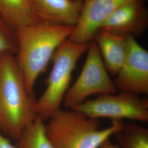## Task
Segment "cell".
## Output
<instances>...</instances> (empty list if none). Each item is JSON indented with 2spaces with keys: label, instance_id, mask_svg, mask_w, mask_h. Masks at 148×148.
<instances>
[{
  "label": "cell",
  "instance_id": "obj_4",
  "mask_svg": "<svg viewBox=\"0 0 148 148\" xmlns=\"http://www.w3.org/2000/svg\"><path fill=\"white\" fill-rule=\"evenodd\" d=\"M88 46L89 43L76 44L66 40L53 54V67L46 81V89L36 101L37 116L44 121L61 109L76 65Z\"/></svg>",
  "mask_w": 148,
  "mask_h": 148
},
{
  "label": "cell",
  "instance_id": "obj_6",
  "mask_svg": "<svg viewBox=\"0 0 148 148\" xmlns=\"http://www.w3.org/2000/svg\"><path fill=\"white\" fill-rule=\"evenodd\" d=\"M87 116L112 120L127 119L148 122V100L139 95L120 91L117 95L104 94L94 99H86L73 109Z\"/></svg>",
  "mask_w": 148,
  "mask_h": 148
},
{
  "label": "cell",
  "instance_id": "obj_15",
  "mask_svg": "<svg viewBox=\"0 0 148 148\" xmlns=\"http://www.w3.org/2000/svg\"><path fill=\"white\" fill-rule=\"evenodd\" d=\"M18 51L16 30L0 17V53L8 52L16 56Z\"/></svg>",
  "mask_w": 148,
  "mask_h": 148
},
{
  "label": "cell",
  "instance_id": "obj_2",
  "mask_svg": "<svg viewBox=\"0 0 148 148\" xmlns=\"http://www.w3.org/2000/svg\"><path fill=\"white\" fill-rule=\"evenodd\" d=\"M75 27L38 21L16 29L18 43L16 57L29 93H33L38 76L46 69L56 49L68 39Z\"/></svg>",
  "mask_w": 148,
  "mask_h": 148
},
{
  "label": "cell",
  "instance_id": "obj_12",
  "mask_svg": "<svg viewBox=\"0 0 148 148\" xmlns=\"http://www.w3.org/2000/svg\"><path fill=\"white\" fill-rule=\"evenodd\" d=\"M0 17L15 30L38 22L30 0H0Z\"/></svg>",
  "mask_w": 148,
  "mask_h": 148
},
{
  "label": "cell",
  "instance_id": "obj_8",
  "mask_svg": "<svg viewBox=\"0 0 148 148\" xmlns=\"http://www.w3.org/2000/svg\"><path fill=\"white\" fill-rule=\"evenodd\" d=\"M79 21L68 40L76 44H88L95 39L101 24L119 7L133 1L146 0H82Z\"/></svg>",
  "mask_w": 148,
  "mask_h": 148
},
{
  "label": "cell",
  "instance_id": "obj_3",
  "mask_svg": "<svg viewBox=\"0 0 148 148\" xmlns=\"http://www.w3.org/2000/svg\"><path fill=\"white\" fill-rule=\"evenodd\" d=\"M123 123L122 120H112L109 127L101 129L99 119L74 109H60L49 119L46 130L55 148H99Z\"/></svg>",
  "mask_w": 148,
  "mask_h": 148
},
{
  "label": "cell",
  "instance_id": "obj_9",
  "mask_svg": "<svg viewBox=\"0 0 148 148\" xmlns=\"http://www.w3.org/2000/svg\"><path fill=\"white\" fill-rule=\"evenodd\" d=\"M144 2L133 1L122 5L101 24L99 30L123 36L142 35L148 25Z\"/></svg>",
  "mask_w": 148,
  "mask_h": 148
},
{
  "label": "cell",
  "instance_id": "obj_16",
  "mask_svg": "<svg viewBox=\"0 0 148 148\" xmlns=\"http://www.w3.org/2000/svg\"><path fill=\"white\" fill-rule=\"evenodd\" d=\"M0 148H19L16 146L5 135L0 132Z\"/></svg>",
  "mask_w": 148,
  "mask_h": 148
},
{
  "label": "cell",
  "instance_id": "obj_10",
  "mask_svg": "<svg viewBox=\"0 0 148 148\" xmlns=\"http://www.w3.org/2000/svg\"><path fill=\"white\" fill-rule=\"evenodd\" d=\"M37 21L53 25L76 26L79 21L82 0H30Z\"/></svg>",
  "mask_w": 148,
  "mask_h": 148
},
{
  "label": "cell",
  "instance_id": "obj_17",
  "mask_svg": "<svg viewBox=\"0 0 148 148\" xmlns=\"http://www.w3.org/2000/svg\"><path fill=\"white\" fill-rule=\"evenodd\" d=\"M99 148H121V147L117 144L116 145L112 143L109 138L106 139V141L102 143Z\"/></svg>",
  "mask_w": 148,
  "mask_h": 148
},
{
  "label": "cell",
  "instance_id": "obj_1",
  "mask_svg": "<svg viewBox=\"0 0 148 148\" xmlns=\"http://www.w3.org/2000/svg\"><path fill=\"white\" fill-rule=\"evenodd\" d=\"M36 101L27 90L16 55L0 53V132L18 139L37 116Z\"/></svg>",
  "mask_w": 148,
  "mask_h": 148
},
{
  "label": "cell",
  "instance_id": "obj_7",
  "mask_svg": "<svg viewBox=\"0 0 148 148\" xmlns=\"http://www.w3.org/2000/svg\"><path fill=\"white\" fill-rule=\"evenodd\" d=\"M127 53L114 80L117 90L136 95L148 93V52L134 39L127 37Z\"/></svg>",
  "mask_w": 148,
  "mask_h": 148
},
{
  "label": "cell",
  "instance_id": "obj_13",
  "mask_svg": "<svg viewBox=\"0 0 148 148\" xmlns=\"http://www.w3.org/2000/svg\"><path fill=\"white\" fill-rule=\"evenodd\" d=\"M44 120L37 116L17 139L19 148H55L48 137Z\"/></svg>",
  "mask_w": 148,
  "mask_h": 148
},
{
  "label": "cell",
  "instance_id": "obj_14",
  "mask_svg": "<svg viewBox=\"0 0 148 148\" xmlns=\"http://www.w3.org/2000/svg\"><path fill=\"white\" fill-rule=\"evenodd\" d=\"M113 136L121 148H148V130L136 124L123 123Z\"/></svg>",
  "mask_w": 148,
  "mask_h": 148
},
{
  "label": "cell",
  "instance_id": "obj_5",
  "mask_svg": "<svg viewBox=\"0 0 148 148\" xmlns=\"http://www.w3.org/2000/svg\"><path fill=\"white\" fill-rule=\"evenodd\" d=\"M87 55L79 76L66 92L63 106L73 109L93 95H114L117 92L104 65L98 47L93 40L89 43Z\"/></svg>",
  "mask_w": 148,
  "mask_h": 148
},
{
  "label": "cell",
  "instance_id": "obj_11",
  "mask_svg": "<svg viewBox=\"0 0 148 148\" xmlns=\"http://www.w3.org/2000/svg\"><path fill=\"white\" fill-rule=\"evenodd\" d=\"M127 36L98 30L95 41L108 73L115 76L124 62L127 53Z\"/></svg>",
  "mask_w": 148,
  "mask_h": 148
}]
</instances>
